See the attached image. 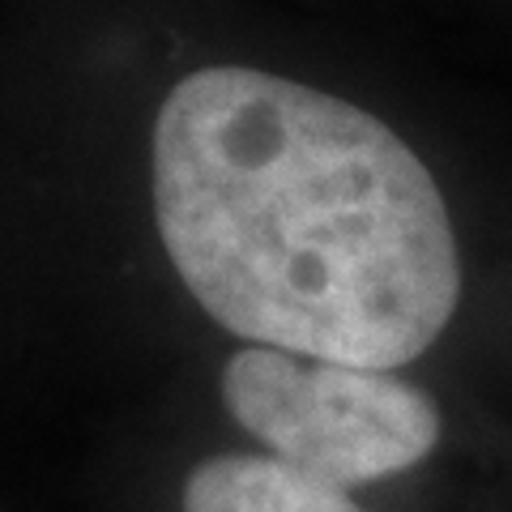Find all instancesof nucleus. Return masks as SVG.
Wrapping results in <instances>:
<instances>
[{
    "mask_svg": "<svg viewBox=\"0 0 512 512\" xmlns=\"http://www.w3.org/2000/svg\"><path fill=\"white\" fill-rule=\"evenodd\" d=\"M184 512H367L346 487L274 453H222L184 483Z\"/></svg>",
    "mask_w": 512,
    "mask_h": 512,
    "instance_id": "7ed1b4c3",
    "label": "nucleus"
},
{
    "mask_svg": "<svg viewBox=\"0 0 512 512\" xmlns=\"http://www.w3.org/2000/svg\"><path fill=\"white\" fill-rule=\"evenodd\" d=\"M222 402L265 453L346 491L414 470L444 427L436 402L397 372L274 346L235 350Z\"/></svg>",
    "mask_w": 512,
    "mask_h": 512,
    "instance_id": "f03ea898",
    "label": "nucleus"
},
{
    "mask_svg": "<svg viewBox=\"0 0 512 512\" xmlns=\"http://www.w3.org/2000/svg\"><path fill=\"white\" fill-rule=\"evenodd\" d=\"M175 274L252 346L397 372L461 299L453 218L384 120L303 82L214 64L154 124Z\"/></svg>",
    "mask_w": 512,
    "mask_h": 512,
    "instance_id": "f257e3e1",
    "label": "nucleus"
}]
</instances>
